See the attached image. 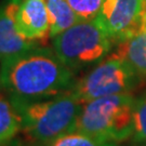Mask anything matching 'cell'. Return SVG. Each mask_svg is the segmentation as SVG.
<instances>
[{
	"mask_svg": "<svg viewBox=\"0 0 146 146\" xmlns=\"http://www.w3.org/2000/svg\"><path fill=\"white\" fill-rule=\"evenodd\" d=\"M75 82V73L53 49L38 46L0 62V87L11 99H50L69 92Z\"/></svg>",
	"mask_w": 146,
	"mask_h": 146,
	"instance_id": "6da1fadb",
	"label": "cell"
},
{
	"mask_svg": "<svg viewBox=\"0 0 146 146\" xmlns=\"http://www.w3.org/2000/svg\"><path fill=\"white\" fill-rule=\"evenodd\" d=\"M11 100L21 114L24 135L29 142L43 146L63 134L76 130L82 107L70 91L39 101Z\"/></svg>",
	"mask_w": 146,
	"mask_h": 146,
	"instance_id": "7a4b0ae2",
	"label": "cell"
},
{
	"mask_svg": "<svg viewBox=\"0 0 146 146\" xmlns=\"http://www.w3.org/2000/svg\"><path fill=\"white\" fill-rule=\"evenodd\" d=\"M135 99L131 93L116 94L82 104L76 130L101 141L119 144L133 135Z\"/></svg>",
	"mask_w": 146,
	"mask_h": 146,
	"instance_id": "3957f363",
	"label": "cell"
},
{
	"mask_svg": "<svg viewBox=\"0 0 146 146\" xmlns=\"http://www.w3.org/2000/svg\"><path fill=\"white\" fill-rule=\"evenodd\" d=\"M114 39L96 19L82 21L52 38V49L74 73L95 66L110 55Z\"/></svg>",
	"mask_w": 146,
	"mask_h": 146,
	"instance_id": "277c9868",
	"label": "cell"
},
{
	"mask_svg": "<svg viewBox=\"0 0 146 146\" xmlns=\"http://www.w3.org/2000/svg\"><path fill=\"white\" fill-rule=\"evenodd\" d=\"M140 79L141 76L125 58L113 53L76 80L70 93L80 104H84L104 96L131 93Z\"/></svg>",
	"mask_w": 146,
	"mask_h": 146,
	"instance_id": "5b68a950",
	"label": "cell"
},
{
	"mask_svg": "<svg viewBox=\"0 0 146 146\" xmlns=\"http://www.w3.org/2000/svg\"><path fill=\"white\" fill-rule=\"evenodd\" d=\"M146 11V0H105L95 17L114 41L119 42L136 29Z\"/></svg>",
	"mask_w": 146,
	"mask_h": 146,
	"instance_id": "8992f818",
	"label": "cell"
},
{
	"mask_svg": "<svg viewBox=\"0 0 146 146\" xmlns=\"http://www.w3.org/2000/svg\"><path fill=\"white\" fill-rule=\"evenodd\" d=\"M16 29L28 41L43 43L51 38V23L44 0H21Z\"/></svg>",
	"mask_w": 146,
	"mask_h": 146,
	"instance_id": "52a82bcc",
	"label": "cell"
},
{
	"mask_svg": "<svg viewBox=\"0 0 146 146\" xmlns=\"http://www.w3.org/2000/svg\"><path fill=\"white\" fill-rule=\"evenodd\" d=\"M21 0H5L0 5V62L40 46L28 41L16 29V14Z\"/></svg>",
	"mask_w": 146,
	"mask_h": 146,
	"instance_id": "ba28073f",
	"label": "cell"
},
{
	"mask_svg": "<svg viewBox=\"0 0 146 146\" xmlns=\"http://www.w3.org/2000/svg\"><path fill=\"white\" fill-rule=\"evenodd\" d=\"M114 53L125 58L141 77L146 78V11L135 31L118 42Z\"/></svg>",
	"mask_w": 146,
	"mask_h": 146,
	"instance_id": "9c48e42d",
	"label": "cell"
},
{
	"mask_svg": "<svg viewBox=\"0 0 146 146\" xmlns=\"http://www.w3.org/2000/svg\"><path fill=\"white\" fill-rule=\"evenodd\" d=\"M22 132V117L10 96L0 94V146H9Z\"/></svg>",
	"mask_w": 146,
	"mask_h": 146,
	"instance_id": "30bf717a",
	"label": "cell"
},
{
	"mask_svg": "<svg viewBox=\"0 0 146 146\" xmlns=\"http://www.w3.org/2000/svg\"><path fill=\"white\" fill-rule=\"evenodd\" d=\"M44 2L50 16L51 38H54L80 22L66 0H44Z\"/></svg>",
	"mask_w": 146,
	"mask_h": 146,
	"instance_id": "8fae6325",
	"label": "cell"
},
{
	"mask_svg": "<svg viewBox=\"0 0 146 146\" xmlns=\"http://www.w3.org/2000/svg\"><path fill=\"white\" fill-rule=\"evenodd\" d=\"M46 146H118V144L101 141L79 131H72L55 139Z\"/></svg>",
	"mask_w": 146,
	"mask_h": 146,
	"instance_id": "7c38bea8",
	"label": "cell"
},
{
	"mask_svg": "<svg viewBox=\"0 0 146 146\" xmlns=\"http://www.w3.org/2000/svg\"><path fill=\"white\" fill-rule=\"evenodd\" d=\"M133 135L135 144L146 145V95L135 100L133 111Z\"/></svg>",
	"mask_w": 146,
	"mask_h": 146,
	"instance_id": "4fadbf2b",
	"label": "cell"
},
{
	"mask_svg": "<svg viewBox=\"0 0 146 146\" xmlns=\"http://www.w3.org/2000/svg\"><path fill=\"white\" fill-rule=\"evenodd\" d=\"M80 22L94 20L105 0H66Z\"/></svg>",
	"mask_w": 146,
	"mask_h": 146,
	"instance_id": "5bb4252c",
	"label": "cell"
},
{
	"mask_svg": "<svg viewBox=\"0 0 146 146\" xmlns=\"http://www.w3.org/2000/svg\"><path fill=\"white\" fill-rule=\"evenodd\" d=\"M9 146H43V145H39V144L33 143V142H29V143H22V142L13 141Z\"/></svg>",
	"mask_w": 146,
	"mask_h": 146,
	"instance_id": "9a60e30c",
	"label": "cell"
},
{
	"mask_svg": "<svg viewBox=\"0 0 146 146\" xmlns=\"http://www.w3.org/2000/svg\"><path fill=\"white\" fill-rule=\"evenodd\" d=\"M134 146H146V145H143V144H136V145Z\"/></svg>",
	"mask_w": 146,
	"mask_h": 146,
	"instance_id": "2e32d148",
	"label": "cell"
}]
</instances>
